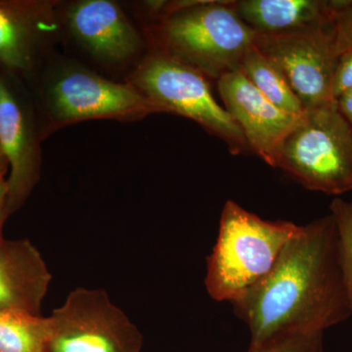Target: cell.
Segmentation results:
<instances>
[{"label":"cell","mask_w":352,"mask_h":352,"mask_svg":"<svg viewBox=\"0 0 352 352\" xmlns=\"http://www.w3.org/2000/svg\"><path fill=\"white\" fill-rule=\"evenodd\" d=\"M251 344L280 333L325 332L352 316L332 214L300 226L263 280L231 303Z\"/></svg>","instance_id":"6da1fadb"},{"label":"cell","mask_w":352,"mask_h":352,"mask_svg":"<svg viewBox=\"0 0 352 352\" xmlns=\"http://www.w3.org/2000/svg\"><path fill=\"white\" fill-rule=\"evenodd\" d=\"M234 3L210 0L170 4L155 28L160 52L217 80L240 71L256 32L243 22Z\"/></svg>","instance_id":"7a4b0ae2"},{"label":"cell","mask_w":352,"mask_h":352,"mask_svg":"<svg viewBox=\"0 0 352 352\" xmlns=\"http://www.w3.org/2000/svg\"><path fill=\"white\" fill-rule=\"evenodd\" d=\"M300 226L270 221L234 201H227L220 217L219 236L208 258L205 285L217 302L240 298L274 267Z\"/></svg>","instance_id":"3957f363"},{"label":"cell","mask_w":352,"mask_h":352,"mask_svg":"<svg viewBox=\"0 0 352 352\" xmlns=\"http://www.w3.org/2000/svg\"><path fill=\"white\" fill-rule=\"evenodd\" d=\"M277 168L312 191H351L352 126L336 101L305 111L285 139Z\"/></svg>","instance_id":"277c9868"},{"label":"cell","mask_w":352,"mask_h":352,"mask_svg":"<svg viewBox=\"0 0 352 352\" xmlns=\"http://www.w3.org/2000/svg\"><path fill=\"white\" fill-rule=\"evenodd\" d=\"M131 83L157 112L176 113L198 122L223 140L233 155L251 152L239 126L215 101L206 76L195 69L157 51L141 63Z\"/></svg>","instance_id":"5b68a950"},{"label":"cell","mask_w":352,"mask_h":352,"mask_svg":"<svg viewBox=\"0 0 352 352\" xmlns=\"http://www.w3.org/2000/svg\"><path fill=\"white\" fill-rule=\"evenodd\" d=\"M50 319L46 352H142V333L104 289H73Z\"/></svg>","instance_id":"8992f818"},{"label":"cell","mask_w":352,"mask_h":352,"mask_svg":"<svg viewBox=\"0 0 352 352\" xmlns=\"http://www.w3.org/2000/svg\"><path fill=\"white\" fill-rule=\"evenodd\" d=\"M38 106L27 80L0 63V156L8 164L9 215L31 195L41 175Z\"/></svg>","instance_id":"52a82bcc"},{"label":"cell","mask_w":352,"mask_h":352,"mask_svg":"<svg viewBox=\"0 0 352 352\" xmlns=\"http://www.w3.org/2000/svg\"><path fill=\"white\" fill-rule=\"evenodd\" d=\"M46 118L59 126L82 120H135L159 113L131 83L102 78L82 67H69L50 80L43 92Z\"/></svg>","instance_id":"ba28073f"},{"label":"cell","mask_w":352,"mask_h":352,"mask_svg":"<svg viewBox=\"0 0 352 352\" xmlns=\"http://www.w3.org/2000/svg\"><path fill=\"white\" fill-rule=\"evenodd\" d=\"M256 50L274 65L305 110L336 101L333 78L340 53L333 24L284 34H259Z\"/></svg>","instance_id":"9c48e42d"},{"label":"cell","mask_w":352,"mask_h":352,"mask_svg":"<svg viewBox=\"0 0 352 352\" xmlns=\"http://www.w3.org/2000/svg\"><path fill=\"white\" fill-rule=\"evenodd\" d=\"M217 87L224 108L239 126L251 152L277 168L285 139L302 116L276 107L241 71L222 76Z\"/></svg>","instance_id":"30bf717a"},{"label":"cell","mask_w":352,"mask_h":352,"mask_svg":"<svg viewBox=\"0 0 352 352\" xmlns=\"http://www.w3.org/2000/svg\"><path fill=\"white\" fill-rule=\"evenodd\" d=\"M53 29L50 2L0 0V63L31 82Z\"/></svg>","instance_id":"8fae6325"},{"label":"cell","mask_w":352,"mask_h":352,"mask_svg":"<svg viewBox=\"0 0 352 352\" xmlns=\"http://www.w3.org/2000/svg\"><path fill=\"white\" fill-rule=\"evenodd\" d=\"M71 34L94 57L110 63L126 61L140 50V36L126 14L110 0H82L66 14Z\"/></svg>","instance_id":"7c38bea8"},{"label":"cell","mask_w":352,"mask_h":352,"mask_svg":"<svg viewBox=\"0 0 352 352\" xmlns=\"http://www.w3.org/2000/svg\"><path fill=\"white\" fill-rule=\"evenodd\" d=\"M51 279L31 241L6 240L0 245V312L41 315Z\"/></svg>","instance_id":"4fadbf2b"},{"label":"cell","mask_w":352,"mask_h":352,"mask_svg":"<svg viewBox=\"0 0 352 352\" xmlns=\"http://www.w3.org/2000/svg\"><path fill=\"white\" fill-rule=\"evenodd\" d=\"M342 0H241L236 12L259 34H284L333 24Z\"/></svg>","instance_id":"5bb4252c"},{"label":"cell","mask_w":352,"mask_h":352,"mask_svg":"<svg viewBox=\"0 0 352 352\" xmlns=\"http://www.w3.org/2000/svg\"><path fill=\"white\" fill-rule=\"evenodd\" d=\"M240 71L276 107L295 117H300L305 113L302 102L279 69L256 50L254 44L245 53Z\"/></svg>","instance_id":"9a60e30c"},{"label":"cell","mask_w":352,"mask_h":352,"mask_svg":"<svg viewBox=\"0 0 352 352\" xmlns=\"http://www.w3.org/2000/svg\"><path fill=\"white\" fill-rule=\"evenodd\" d=\"M50 317L0 312V352H46Z\"/></svg>","instance_id":"2e32d148"},{"label":"cell","mask_w":352,"mask_h":352,"mask_svg":"<svg viewBox=\"0 0 352 352\" xmlns=\"http://www.w3.org/2000/svg\"><path fill=\"white\" fill-rule=\"evenodd\" d=\"M330 210L339 232L342 276L352 309V201L336 199Z\"/></svg>","instance_id":"e0dca14e"},{"label":"cell","mask_w":352,"mask_h":352,"mask_svg":"<svg viewBox=\"0 0 352 352\" xmlns=\"http://www.w3.org/2000/svg\"><path fill=\"white\" fill-rule=\"evenodd\" d=\"M322 332L280 333L258 344H250L247 352H323Z\"/></svg>","instance_id":"ac0fdd59"},{"label":"cell","mask_w":352,"mask_h":352,"mask_svg":"<svg viewBox=\"0 0 352 352\" xmlns=\"http://www.w3.org/2000/svg\"><path fill=\"white\" fill-rule=\"evenodd\" d=\"M333 34L339 53L352 48V0H342L333 21Z\"/></svg>","instance_id":"d6986e66"},{"label":"cell","mask_w":352,"mask_h":352,"mask_svg":"<svg viewBox=\"0 0 352 352\" xmlns=\"http://www.w3.org/2000/svg\"><path fill=\"white\" fill-rule=\"evenodd\" d=\"M352 89V48L340 53L333 78V96L337 99L340 95Z\"/></svg>","instance_id":"ffe728a7"},{"label":"cell","mask_w":352,"mask_h":352,"mask_svg":"<svg viewBox=\"0 0 352 352\" xmlns=\"http://www.w3.org/2000/svg\"><path fill=\"white\" fill-rule=\"evenodd\" d=\"M8 164L6 160L0 162V245L3 244L4 239L3 230L4 222L9 217L8 210H7V200H8V184H7L6 173L8 171Z\"/></svg>","instance_id":"44dd1931"},{"label":"cell","mask_w":352,"mask_h":352,"mask_svg":"<svg viewBox=\"0 0 352 352\" xmlns=\"http://www.w3.org/2000/svg\"><path fill=\"white\" fill-rule=\"evenodd\" d=\"M336 103L342 117L352 126V89L338 97Z\"/></svg>","instance_id":"7402d4cb"},{"label":"cell","mask_w":352,"mask_h":352,"mask_svg":"<svg viewBox=\"0 0 352 352\" xmlns=\"http://www.w3.org/2000/svg\"><path fill=\"white\" fill-rule=\"evenodd\" d=\"M2 160H3V157H2L1 156H0V162L2 161Z\"/></svg>","instance_id":"603a6c76"}]
</instances>
